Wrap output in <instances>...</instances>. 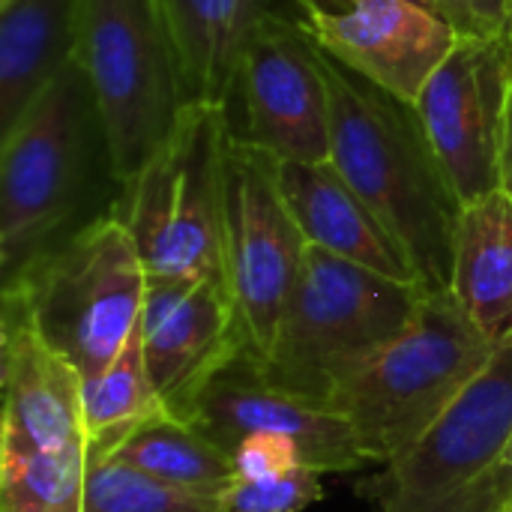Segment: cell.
Listing matches in <instances>:
<instances>
[{
	"mask_svg": "<svg viewBox=\"0 0 512 512\" xmlns=\"http://www.w3.org/2000/svg\"><path fill=\"white\" fill-rule=\"evenodd\" d=\"M222 255L240 333L264 357L297 282L306 237L285 204L279 159L231 132L222 165Z\"/></svg>",
	"mask_w": 512,
	"mask_h": 512,
	"instance_id": "9c48e42d",
	"label": "cell"
},
{
	"mask_svg": "<svg viewBox=\"0 0 512 512\" xmlns=\"http://www.w3.org/2000/svg\"><path fill=\"white\" fill-rule=\"evenodd\" d=\"M141 342L150 378L174 417L219 360L246 339L222 279L147 276Z\"/></svg>",
	"mask_w": 512,
	"mask_h": 512,
	"instance_id": "9a60e30c",
	"label": "cell"
},
{
	"mask_svg": "<svg viewBox=\"0 0 512 512\" xmlns=\"http://www.w3.org/2000/svg\"><path fill=\"white\" fill-rule=\"evenodd\" d=\"M174 417L219 444L228 456L249 435H279L297 444L306 468L318 474L369 468L351 426L330 408L276 390L264 378L261 354L249 342L234 345Z\"/></svg>",
	"mask_w": 512,
	"mask_h": 512,
	"instance_id": "8fae6325",
	"label": "cell"
},
{
	"mask_svg": "<svg viewBox=\"0 0 512 512\" xmlns=\"http://www.w3.org/2000/svg\"><path fill=\"white\" fill-rule=\"evenodd\" d=\"M450 294L495 351L512 345V192L507 186L465 204Z\"/></svg>",
	"mask_w": 512,
	"mask_h": 512,
	"instance_id": "d6986e66",
	"label": "cell"
},
{
	"mask_svg": "<svg viewBox=\"0 0 512 512\" xmlns=\"http://www.w3.org/2000/svg\"><path fill=\"white\" fill-rule=\"evenodd\" d=\"M75 63L81 66L123 186L171 138L186 87L159 0H81Z\"/></svg>",
	"mask_w": 512,
	"mask_h": 512,
	"instance_id": "8992f818",
	"label": "cell"
},
{
	"mask_svg": "<svg viewBox=\"0 0 512 512\" xmlns=\"http://www.w3.org/2000/svg\"><path fill=\"white\" fill-rule=\"evenodd\" d=\"M0 141V267L9 282L81 228L75 219L96 171H111L105 126L81 66L72 63Z\"/></svg>",
	"mask_w": 512,
	"mask_h": 512,
	"instance_id": "3957f363",
	"label": "cell"
},
{
	"mask_svg": "<svg viewBox=\"0 0 512 512\" xmlns=\"http://www.w3.org/2000/svg\"><path fill=\"white\" fill-rule=\"evenodd\" d=\"M234 474L243 483H258V480H273L288 471L306 468L303 453L297 444L279 435H249L231 450Z\"/></svg>",
	"mask_w": 512,
	"mask_h": 512,
	"instance_id": "d4e9b609",
	"label": "cell"
},
{
	"mask_svg": "<svg viewBox=\"0 0 512 512\" xmlns=\"http://www.w3.org/2000/svg\"><path fill=\"white\" fill-rule=\"evenodd\" d=\"M495 348L471 327L453 294H426L414 318L330 396L369 465L402 459L486 372Z\"/></svg>",
	"mask_w": 512,
	"mask_h": 512,
	"instance_id": "7a4b0ae2",
	"label": "cell"
},
{
	"mask_svg": "<svg viewBox=\"0 0 512 512\" xmlns=\"http://www.w3.org/2000/svg\"><path fill=\"white\" fill-rule=\"evenodd\" d=\"M512 444V345L501 348L459 402L357 495L378 512H501L498 471Z\"/></svg>",
	"mask_w": 512,
	"mask_h": 512,
	"instance_id": "ba28073f",
	"label": "cell"
},
{
	"mask_svg": "<svg viewBox=\"0 0 512 512\" xmlns=\"http://www.w3.org/2000/svg\"><path fill=\"white\" fill-rule=\"evenodd\" d=\"M279 186L306 246L324 249L387 279L417 282L396 240L333 162H279Z\"/></svg>",
	"mask_w": 512,
	"mask_h": 512,
	"instance_id": "e0dca14e",
	"label": "cell"
},
{
	"mask_svg": "<svg viewBox=\"0 0 512 512\" xmlns=\"http://www.w3.org/2000/svg\"><path fill=\"white\" fill-rule=\"evenodd\" d=\"M498 489H501V495H504V498H510V492H512V444H510V450H507V456H504V462H501V471H498Z\"/></svg>",
	"mask_w": 512,
	"mask_h": 512,
	"instance_id": "f1b7e54d",
	"label": "cell"
},
{
	"mask_svg": "<svg viewBox=\"0 0 512 512\" xmlns=\"http://www.w3.org/2000/svg\"><path fill=\"white\" fill-rule=\"evenodd\" d=\"M105 459L204 498H222L237 483L231 456L171 414L153 417L132 429Z\"/></svg>",
	"mask_w": 512,
	"mask_h": 512,
	"instance_id": "ffe728a7",
	"label": "cell"
},
{
	"mask_svg": "<svg viewBox=\"0 0 512 512\" xmlns=\"http://www.w3.org/2000/svg\"><path fill=\"white\" fill-rule=\"evenodd\" d=\"M231 138L279 162H330V93L300 24H267L246 48L225 102Z\"/></svg>",
	"mask_w": 512,
	"mask_h": 512,
	"instance_id": "30bf717a",
	"label": "cell"
},
{
	"mask_svg": "<svg viewBox=\"0 0 512 512\" xmlns=\"http://www.w3.org/2000/svg\"><path fill=\"white\" fill-rule=\"evenodd\" d=\"M0 381V447L42 453L87 447L84 378L42 339L15 291H3Z\"/></svg>",
	"mask_w": 512,
	"mask_h": 512,
	"instance_id": "5bb4252c",
	"label": "cell"
},
{
	"mask_svg": "<svg viewBox=\"0 0 512 512\" xmlns=\"http://www.w3.org/2000/svg\"><path fill=\"white\" fill-rule=\"evenodd\" d=\"M27 306L42 339L81 378L102 375L144 315L147 267L123 219L108 210L3 282Z\"/></svg>",
	"mask_w": 512,
	"mask_h": 512,
	"instance_id": "5b68a950",
	"label": "cell"
},
{
	"mask_svg": "<svg viewBox=\"0 0 512 512\" xmlns=\"http://www.w3.org/2000/svg\"><path fill=\"white\" fill-rule=\"evenodd\" d=\"M84 512H225L222 498L192 495L150 480L129 465L87 453Z\"/></svg>",
	"mask_w": 512,
	"mask_h": 512,
	"instance_id": "603a6c76",
	"label": "cell"
},
{
	"mask_svg": "<svg viewBox=\"0 0 512 512\" xmlns=\"http://www.w3.org/2000/svg\"><path fill=\"white\" fill-rule=\"evenodd\" d=\"M306 6L309 3H315V6H324V9H333V6H342V3H348V0H303ZM408 3H417V6H423V9H429V12H435V15H441L444 21H450V12H447V3L444 0H408ZM453 24V21H450Z\"/></svg>",
	"mask_w": 512,
	"mask_h": 512,
	"instance_id": "83f0119b",
	"label": "cell"
},
{
	"mask_svg": "<svg viewBox=\"0 0 512 512\" xmlns=\"http://www.w3.org/2000/svg\"><path fill=\"white\" fill-rule=\"evenodd\" d=\"M510 45H512V0H510Z\"/></svg>",
	"mask_w": 512,
	"mask_h": 512,
	"instance_id": "4dcf8cb0",
	"label": "cell"
},
{
	"mask_svg": "<svg viewBox=\"0 0 512 512\" xmlns=\"http://www.w3.org/2000/svg\"><path fill=\"white\" fill-rule=\"evenodd\" d=\"M228 114L186 105L171 138L120 186L114 213L129 228L147 276L222 279V165ZM228 285V282H225Z\"/></svg>",
	"mask_w": 512,
	"mask_h": 512,
	"instance_id": "52a82bcc",
	"label": "cell"
},
{
	"mask_svg": "<svg viewBox=\"0 0 512 512\" xmlns=\"http://www.w3.org/2000/svg\"><path fill=\"white\" fill-rule=\"evenodd\" d=\"M501 171H504V186L512 192V81L510 102H507V120H504V150H501Z\"/></svg>",
	"mask_w": 512,
	"mask_h": 512,
	"instance_id": "4316f807",
	"label": "cell"
},
{
	"mask_svg": "<svg viewBox=\"0 0 512 512\" xmlns=\"http://www.w3.org/2000/svg\"><path fill=\"white\" fill-rule=\"evenodd\" d=\"M81 0L0 3V135L75 63Z\"/></svg>",
	"mask_w": 512,
	"mask_h": 512,
	"instance_id": "ac0fdd59",
	"label": "cell"
},
{
	"mask_svg": "<svg viewBox=\"0 0 512 512\" xmlns=\"http://www.w3.org/2000/svg\"><path fill=\"white\" fill-rule=\"evenodd\" d=\"M162 414H168V408L150 378L138 324L114 363L102 375L84 381L87 453L111 456L132 429Z\"/></svg>",
	"mask_w": 512,
	"mask_h": 512,
	"instance_id": "44dd1931",
	"label": "cell"
},
{
	"mask_svg": "<svg viewBox=\"0 0 512 512\" xmlns=\"http://www.w3.org/2000/svg\"><path fill=\"white\" fill-rule=\"evenodd\" d=\"M303 33L408 105L462 42L450 21L408 0H348L333 9L309 3Z\"/></svg>",
	"mask_w": 512,
	"mask_h": 512,
	"instance_id": "4fadbf2b",
	"label": "cell"
},
{
	"mask_svg": "<svg viewBox=\"0 0 512 512\" xmlns=\"http://www.w3.org/2000/svg\"><path fill=\"white\" fill-rule=\"evenodd\" d=\"M330 93V162L378 216L429 294L453 285L465 204L447 180L414 105L318 48Z\"/></svg>",
	"mask_w": 512,
	"mask_h": 512,
	"instance_id": "6da1fadb",
	"label": "cell"
},
{
	"mask_svg": "<svg viewBox=\"0 0 512 512\" xmlns=\"http://www.w3.org/2000/svg\"><path fill=\"white\" fill-rule=\"evenodd\" d=\"M453 27L468 39L510 42V0H444Z\"/></svg>",
	"mask_w": 512,
	"mask_h": 512,
	"instance_id": "484cf974",
	"label": "cell"
},
{
	"mask_svg": "<svg viewBox=\"0 0 512 512\" xmlns=\"http://www.w3.org/2000/svg\"><path fill=\"white\" fill-rule=\"evenodd\" d=\"M189 105L225 108L249 42L276 21H306L303 0H159Z\"/></svg>",
	"mask_w": 512,
	"mask_h": 512,
	"instance_id": "2e32d148",
	"label": "cell"
},
{
	"mask_svg": "<svg viewBox=\"0 0 512 512\" xmlns=\"http://www.w3.org/2000/svg\"><path fill=\"white\" fill-rule=\"evenodd\" d=\"M510 81L512 45L507 39L462 36L414 102L462 204H474L504 186L501 150Z\"/></svg>",
	"mask_w": 512,
	"mask_h": 512,
	"instance_id": "7c38bea8",
	"label": "cell"
},
{
	"mask_svg": "<svg viewBox=\"0 0 512 512\" xmlns=\"http://www.w3.org/2000/svg\"><path fill=\"white\" fill-rule=\"evenodd\" d=\"M87 447H0V512H84Z\"/></svg>",
	"mask_w": 512,
	"mask_h": 512,
	"instance_id": "7402d4cb",
	"label": "cell"
},
{
	"mask_svg": "<svg viewBox=\"0 0 512 512\" xmlns=\"http://www.w3.org/2000/svg\"><path fill=\"white\" fill-rule=\"evenodd\" d=\"M324 498L321 474L312 468H297L273 480L243 483L237 480L222 495L225 512H306Z\"/></svg>",
	"mask_w": 512,
	"mask_h": 512,
	"instance_id": "cb8c5ba5",
	"label": "cell"
},
{
	"mask_svg": "<svg viewBox=\"0 0 512 512\" xmlns=\"http://www.w3.org/2000/svg\"><path fill=\"white\" fill-rule=\"evenodd\" d=\"M426 294L417 282L306 246L261 372L276 390L327 408L336 387L402 333Z\"/></svg>",
	"mask_w": 512,
	"mask_h": 512,
	"instance_id": "277c9868",
	"label": "cell"
},
{
	"mask_svg": "<svg viewBox=\"0 0 512 512\" xmlns=\"http://www.w3.org/2000/svg\"><path fill=\"white\" fill-rule=\"evenodd\" d=\"M501 512H512V492H510V498L504 501V507H501Z\"/></svg>",
	"mask_w": 512,
	"mask_h": 512,
	"instance_id": "f546056e",
	"label": "cell"
},
{
	"mask_svg": "<svg viewBox=\"0 0 512 512\" xmlns=\"http://www.w3.org/2000/svg\"><path fill=\"white\" fill-rule=\"evenodd\" d=\"M0 3H6V0H0Z\"/></svg>",
	"mask_w": 512,
	"mask_h": 512,
	"instance_id": "1f68e13d",
	"label": "cell"
}]
</instances>
